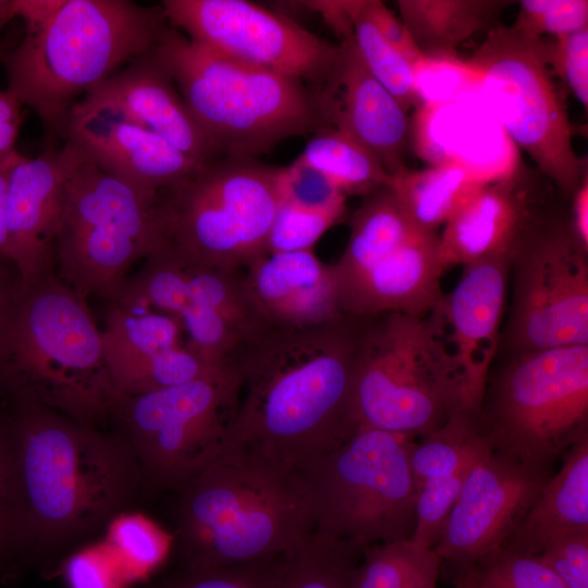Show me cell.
Listing matches in <instances>:
<instances>
[{
    "mask_svg": "<svg viewBox=\"0 0 588 588\" xmlns=\"http://www.w3.org/2000/svg\"><path fill=\"white\" fill-rule=\"evenodd\" d=\"M356 331V317L343 315L310 328H269L241 345L229 359L240 394L222 449L297 470L345 443L359 429Z\"/></svg>",
    "mask_w": 588,
    "mask_h": 588,
    "instance_id": "6da1fadb",
    "label": "cell"
},
{
    "mask_svg": "<svg viewBox=\"0 0 588 588\" xmlns=\"http://www.w3.org/2000/svg\"><path fill=\"white\" fill-rule=\"evenodd\" d=\"M0 387L87 425L122 400L86 299L56 272L16 283L0 320Z\"/></svg>",
    "mask_w": 588,
    "mask_h": 588,
    "instance_id": "7a4b0ae2",
    "label": "cell"
},
{
    "mask_svg": "<svg viewBox=\"0 0 588 588\" xmlns=\"http://www.w3.org/2000/svg\"><path fill=\"white\" fill-rule=\"evenodd\" d=\"M169 24L161 5L130 0H64L0 61L10 90L61 138L77 98L152 51Z\"/></svg>",
    "mask_w": 588,
    "mask_h": 588,
    "instance_id": "3957f363",
    "label": "cell"
},
{
    "mask_svg": "<svg viewBox=\"0 0 588 588\" xmlns=\"http://www.w3.org/2000/svg\"><path fill=\"white\" fill-rule=\"evenodd\" d=\"M181 490L177 536L188 568L285 555L314 531L295 470L253 453L222 449Z\"/></svg>",
    "mask_w": 588,
    "mask_h": 588,
    "instance_id": "277c9868",
    "label": "cell"
},
{
    "mask_svg": "<svg viewBox=\"0 0 588 588\" xmlns=\"http://www.w3.org/2000/svg\"><path fill=\"white\" fill-rule=\"evenodd\" d=\"M154 54L223 157L255 158L330 126L301 81L219 54L171 26Z\"/></svg>",
    "mask_w": 588,
    "mask_h": 588,
    "instance_id": "5b68a950",
    "label": "cell"
},
{
    "mask_svg": "<svg viewBox=\"0 0 588 588\" xmlns=\"http://www.w3.org/2000/svg\"><path fill=\"white\" fill-rule=\"evenodd\" d=\"M441 303L425 315L356 317L354 405L359 428L417 439L462 409L480 408L453 358Z\"/></svg>",
    "mask_w": 588,
    "mask_h": 588,
    "instance_id": "8992f818",
    "label": "cell"
},
{
    "mask_svg": "<svg viewBox=\"0 0 588 588\" xmlns=\"http://www.w3.org/2000/svg\"><path fill=\"white\" fill-rule=\"evenodd\" d=\"M17 403L9 439L23 528L63 536L115 511L133 481L118 442L50 408Z\"/></svg>",
    "mask_w": 588,
    "mask_h": 588,
    "instance_id": "52a82bcc",
    "label": "cell"
},
{
    "mask_svg": "<svg viewBox=\"0 0 588 588\" xmlns=\"http://www.w3.org/2000/svg\"><path fill=\"white\" fill-rule=\"evenodd\" d=\"M415 440L360 427L338 449L295 470L314 531L363 547L412 540Z\"/></svg>",
    "mask_w": 588,
    "mask_h": 588,
    "instance_id": "ba28073f",
    "label": "cell"
},
{
    "mask_svg": "<svg viewBox=\"0 0 588 588\" xmlns=\"http://www.w3.org/2000/svg\"><path fill=\"white\" fill-rule=\"evenodd\" d=\"M480 413L493 451L553 470L588 436V345L497 355Z\"/></svg>",
    "mask_w": 588,
    "mask_h": 588,
    "instance_id": "9c48e42d",
    "label": "cell"
},
{
    "mask_svg": "<svg viewBox=\"0 0 588 588\" xmlns=\"http://www.w3.org/2000/svg\"><path fill=\"white\" fill-rule=\"evenodd\" d=\"M280 168L221 157L157 196L161 243L201 265L243 270L266 254Z\"/></svg>",
    "mask_w": 588,
    "mask_h": 588,
    "instance_id": "30bf717a",
    "label": "cell"
},
{
    "mask_svg": "<svg viewBox=\"0 0 588 588\" xmlns=\"http://www.w3.org/2000/svg\"><path fill=\"white\" fill-rule=\"evenodd\" d=\"M157 196L79 155L52 241L56 274L86 301H110L130 268L161 243Z\"/></svg>",
    "mask_w": 588,
    "mask_h": 588,
    "instance_id": "8fae6325",
    "label": "cell"
},
{
    "mask_svg": "<svg viewBox=\"0 0 588 588\" xmlns=\"http://www.w3.org/2000/svg\"><path fill=\"white\" fill-rule=\"evenodd\" d=\"M510 303L498 355L588 345V248L546 203L509 252Z\"/></svg>",
    "mask_w": 588,
    "mask_h": 588,
    "instance_id": "7c38bea8",
    "label": "cell"
},
{
    "mask_svg": "<svg viewBox=\"0 0 588 588\" xmlns=\"http://www.w3.org/2000/svg\"><path fill=\"white\" fill-rule=\"evenodd\" d=\"M490 112L567 200L588 173L576 154L567 108L547 63L543 39L498 25L467 60Z\"/></svg>",
    "mask_w": 588,
    "mask_h": 588,
    "instance_id": "4fadbf2b",
    "label": "cell"
},
{
    "mask_svg": "<svg viewBox=\"0 0 588 588\" xmlns=\"http://www.w3.org/2000/svg\"><path fill=\"white\" fill-rule=\"evenodd\" d=\"M238 394V375L228 364L211 376L123 397L113 414L148 473L181 488L221 452Z\"/></svg>",
    "mask_w": 588,
    "mask_h": 588,
    "instance_id": "5bb4252c",
    "label": "cell"
},
{
    "mask_svg": "<svg viewBox=\"0 0 588 588\" xmlns=\"http://www.w3.org/2000/svg\"><path fill=\"white\" fill-rule=\"evenodd\" d=\"M169 26L224 57L297 81L324 82L338 46L286 16L246 0H164Z\"/></svg>",
    "mask_w": 588,
    "mask_h": 588,
    "instance_id": "9a60e30c",
    "label": "cell"
},
{
    "mask_svg": "<svg viewBox=\"0 0 588 588\" xmlns=\"http://www.w3.org/2000/svg\"><path fill=\"white\" fill-rule=\"evenodd\" d=\"M552 476L490 452L469 471L434 552L456 574L498 550Z\"/></svg>",
    "mask_w": 588,
    "mask_h": 588,
    "instance_id": "2e32d148",
    "label": "cell"
},
{
    "mask_svg": "<svg viewBox=\"0 0 588 588\" xmlns=\"http://www.w3.org/2000/svg\"><path fill=\"white\" fill-rule=\"evenodd\" d=\"M61 138L108 174L152 194L206 164L175 149L119 106L87 97L71 108Z\"/></svg>",
    "mask_w": 588,
    "mask_h": 588,
    "instance_id": "e0dca14e",
    "label": "cell"
},
{
    "mask_svg": "<svg viewBox=\"0 0 588 588\" xmlns=\"http://www.w3.org/2000/svg\"><path fill=\"white\" fill-rule=\"evenodd\" d=\"M101 331L103 357L119 395H140L215 375L213 365L182 342L174 317L110 303Z\"/></svg>",
    "mask_w": 588,
    "mask_h": 588,
    "instance_id": "ac0fdd59",
    "label": "cell"
},
{
    "mask_svg": "<svg viewBox=\"0 0 588 588\" xmlns=\"http://www.w3.org/2000/svg\"><path fill=\"white\" fill-rule=\"evenodd\" d=\"M79 155L63 143L35 158L15 150L1 164L7 182L9 255L19 283L54 272L52 241L68 179Z\"/></svg>",
    "mask_w": 588,
    "mask_h": 588,
    "instance_id": "d6986e66",
    "label": "cell"
},
{
    "mask_svg": "<svg viewBox=\"0 0 588 588\" xmlns=\"http://www.w3.org/2000/svg\"><path fill=\"white\" fill-rule=\"evenodd\" d=\"M314 91L329 125L368 148L390 176L406 167L408 112L366 68L353 36L340 40L328 76Z\"/></svg>",
    "mask_w": 588,
    "mask_h": 588,
    "instance_id": "ffe728a7",
    "label": "cell"
},
{
    "mask_svg": "<svg viewBox=\"0 0 588 588\" xmlns=\"http://www.w3.org/2000/svg\"><path fill=\"white\" fill-rule=\"evenodd\" d=\"M509 280V254L463 266L457 284L441 303L453 358L478 407L499 352Z\"/></svg>",
    "mask_w": 588,
    "mask_h": 588,
    "instance_id": "44dd1931",
    "label": "cell"
},
{
    "mask_svg": "<svg viewBox=\"0 0 588 588\" xmlns=\"http://www.w3.org/2000/svg\"><path fill=\"white\" fill-rule=\"evenodd\" d=\"M525 171L479 182L439 234L438 257L445 271L507 255L534 215L546 204Z\"/></svg>",
    "mask_w": 588,
    "mask_h": 588,
    "instance_id": "7402d4cb",
    "label": "cell"
},
{
    "mask_svg": "<svg viewBox=\"0 0 588 588\" xmlns=\"http://www.w3.org/2000/svg\"><path fill=\"white\" fill-rule=\"evenodd\" d=\"M242 272L268 328L304 329L343 316L332 265L322 262L313 249L266 253Z\"/></svg>",
    "mask_w": 588,
    "mask_h": 588,
    "instance_id": "603a6c76",
    "label": "cell"
},
{
    "mask_svg": "<svg viewBox=\"0 0 588 588\" xmlns=\"http://www.w3.org/2000/svg\"><path fill=\"white\" fill-rule=\"evenodd\" d=\"M83 97L119 106L139 124L199 162L223 157L154 50L133 59Z\"/></svg>",
    "mask_w": 588,
    "mask_h": 588,
    "instance_id": "cb8c5ba5",
    "label": "cell"
},
{
    "mask_svg": "<svg viewBox=\"0 0 588 588\" xmlns=\"http://www.w3.org/2000/svg\"><path fill=\"white\" fill-rule=\"evenodd\" d=\"M439 234L419 233L354 278L339 284L341 313L352 317L381 313L425 315L443 299L444 273Z\"/></svg>",
    "mask_w": 588,
    "mask_h": 588,
    "instance_id": "d4e9b609",
    "label": "cell"
},
{
    "mask_svg": "<svg viewBox=\"0 0 588 588\" xmlns=\"http://www.w3.org/2000/svg\"><path fill=\"white\" fill-rule=\"evenodd\" d=\"M109 302L174 317L187 335L186 345L213 365L226 364L245 343L219 314L189 293L177 257L163 244L145 258L136 273L127 275Z\"/></svg>",
    "mask_w": 588,
    "mask_h": 588,
    "instance_id": "484cf974",
    "label": "cell"
},
{
    "mask_svg": "<svg viewBox=\"0 0 588 588\" xmlns=\"http://www.w3.org/2000/svg\"><path fill=\"white\" fill-rule=\"evenodd\" d=\"M550 478L503 548L538 555L551 540L588 530V436L562 456Z\"/></svg>",
    "mask_w": 588,
    "mask_h": 588,
    "instance_id": "4316f807",
    "label": "cell"
},
{
    "mask_svg": "<svg viewBox=\"0 0 588 588\" xmlns=\"http://www.w3.org/2000/svg\"><path fill=\"white\" fill-rule=\"evenodd\" d=\"M513 1L399 0L401 21L426 59L452 57L460 45L497 27V17Z\"/></svg>",
    "mask_w": 588,
    "mask_h": 588,
    "instance_id": "83f0119b",
    "label": "cell"
},
{
    "mask_svg": "<svg viewBox=\"0 0 588 588\" xmlns=\"http://www.w3.org/2000/svg\"><path fill=\"white\" fill-rule=\"evenodd\" d=\"M419 233L421 231L406 217L389 184L364 195L351 216L346 247L332 265L336 285L371 267Z\"/></svg>",
    "mask_w": 588,
    "mask_h": 588,
    "instance_id": "f1b7e54d",
    "label": "cell"
},
{
    "mask_svg": "<svg viewBox=\"0 0 588 588\" xmlns=\"http://www.w3.org/2000/svg\"><path fill=\"white\" fill-rule=\"evenodd\" d=\"M479 182L469 167L446 160L420 170L405 167L391 176L389 186L417 230L438 234Z\"/></svg>",
    "mask_w": 588,
    "mask_h": 588,
    "instance_id": "f546056e",
    "label": "cell"
},
{
    "mask_svg": "<svg viewBox=\"0 0 588 588\" xmlns=\"http://www.w3.org/2000/svg\"><path fill=\"white\" fill-rule=\"evenodd\" d=\"M493 450L480 408L462 409L420 441L415 440L409 457L415 483L419 490L428 480L471 468Z\"/></svg>",
    "mask_w": 588,
    "mask_h": 588,
    "instance_id": "4dcf8cb0",
    "label": "cell"
},
{
    "mask_svg": "<svg viewBox=\"0 0 588 588\" xmlns=\"http://www.w3.org/2000/svg\"><path fill=\"white\" fill-rule=\"evenodd\" d=\"M296 160L320 171L346 197L369 194L391 179L368 148L332 126L314 133Z\"/></svg>",
    "mask_w": 588,
    "mask_h": 588,
    "instance_id": "1f68e13d",
    "label": "cell"
},
{
    "mask_svg": "<svg viewBox=\"0 0 588 588\" xmlns=\"http://www.w3.org/2000/svg\"><path fill=\"white\" fill-rule=\"evenodd\" d=\"M443 561L412 540L366 547L352 588H438Z\"/></svg>",
    "mask_w": 588,
    "mask_h": 588,
    "instance_id": "d6a6232c",
    "label": "cell"
},
{
    "mask_svg": "<svg viewBox=\"0 0 588 588\" xmlns=\"http://www.w3.org/2000/svg\"><path fill=\"white\" fill-rule=\"evenodd\" d=\"M175 256L189 293L219 314L245 342L269 329L247 292L242 270L196 264Z\"/></svg>",
    "mask_w": 588,
    "mask_h": 588,
    "instance_id": "836d02e7",
    "label": "cell"
},
{
    "mask_svg": "<svg viewBox=\"0 0 588 588\" xmlns=\"http://www.w3.org/2000/svg\"><path fill=\"white\" fill-rule=\"evenodd\" d=\"M366 547L313 531L287 554L280 588H352L354 572Z\"/></svg>",
    "mask_w": 588,
    "mask_h": 588,
    "instance_id": "e575fe53",
    "label": "cell"
},
{
    "mask_svg": "<svg viewBox=\"0 0 588 588\" xmlns=\"http://www.w3.org/2000/svg\"><path fill=\"white\" fill-rule=\"evenodd\" d=\"M353 38L372 76L408 112L420 99L416 66L379 34L364 10V0H352Z\"/></svg>",
    "mask_w": 588,
    "mask_h": 588,
    "instance_id": "d590c367",
    "label": "cell"
},
{
    "mask_svg": "<svg viewBox=\"0 0 588 588\" xmlns=\"http://www.w3.org/2000/svg\"><path fill=\"white\" fill-rule=\"evenodd\" d=\"M454 575L453 581H466L480 588H567L538 555L503 547Z\"/></svg>",
    "mask_w": 588,
    "mask_h": 588,
    "instance_id": "8d00e7d4",
    "label": "cell"
},
{
    "mask_svg": "<svg viewBox=\"0 0 588 588\" xmlns=\"http://www.w3.org/2000/svg\"><path fill=\"white\" fill-rule=\"evenodd\" d=\"M108 546L123 563L125 575L143 576L158 567L171 548V536L140 514H125L112 520Z\"/></svg>",
    "mask_w": 588,
    "mask_h": 588,
    "instance_id": "74e56055",
    "label": "cell"
},
{
    "mask_svg": "<svg viewBox=\"0 0 588 588\" xmlns=\"http://www.w3.org/2000/svg\"><path fill=\"white\" fill-rule=\"evenodd\" d=\"M346 212V203L324 209H306L280 201L272 222L266 253L313 249L315 243Z\"/></svg>",
    "mask_w": 588,
    "mask_h": 588,
    "instance_id": "f35d334b",
    "label": "cell"
},
{
    "mask_svg": "<svg viewBox=\"0 0 588 588\" xmlns=\"http://www.w3.org/2000/svg\"><path fill=\"white\" fill-rule=\"evenodd\" d=\"M287 555L226 566L188 568L162 588H280Z\"/></svg>",
    "mask_w": 588,
    "mask_h": 588,
    "instance_id": "ab89813d",
    "label": "cell"
},
{
    "mask_svg": "<svg viewBox=\"0 0 588 588\" xmlns=\"http://www.w3.org/2000/svg\"><path fill=\"white\" fill-rule=\"evenodd\" d=\"M510 27L531 39L572 34L588 27V1L520 0L517 16Z\"/></svg>",
    "mask_w": 588,
    "mask_h": 588,
    "instance_id": "60d3db41",
    "label": "cell"
},
{
    "mask_svg": "<svg viewBox=\"0 0 588 588\" xmlns=\"http://www.w3.org/2000/svg\"><path fill=\"white\" fill-rule=\"evenodd\" d=\"M471 468L428 480L420 487L415 506L413 542L427 549L434 548Z\"/></svg>",
    "mask_w": 588,
    "mask_h": 588,
    "instance_id": "b9f144b4",
    "label": "cell"
},
{
    "mask_svg": "<svg viewBox=\"0 0 588 588\" xmlns=\"http://www.w3.org/2000/svg\"><path fill=\"white\" fill-rule=\"evenodd\" d=\"M543 51L552 74L567 85L574 97L588 108V27L564 36L543 38Z\"/></svg>",
    "mask_w": 588,
    "mask_h": 588,
    "instance_id": "7bdbcfd3",
    "label": "cell"
},
{
    "mask_svg": "<svg viewBox=\"0 0 588 588\" xmlns=\"http://www.w3.org/2000/svg\"><path fill=\"white\" fill-rule=\"evenodd\" d=\"M278 187L280 201L301 208L324 209L346 201V196L326 175L296 159L280 168Z\"/></svg>",
    "mask_w": 588,
    "mask_h": 588,
    "instance_id": "ee69618b",
    "label": "cell"
},
{
    "mask_svg": "<svg viewBox=\"0 0 588 588\" xmlns=\"http://www.w3.org/2000/svg\"><path fill=\"white\" fill-rule=\"evenodd\" d=\"M538 556L567 588H588V530L551 540Z\"/></svg>",
    "mask_w": 588,
    "mask_h": 588,
    "instance_id": "f6af8a7d",
    "label": "cell"
},
{
    "mask_svg": "<svg viewBox=\"0 0 588 588\" xmlns=\"http://www.w3.org/2000/svg\"><path fill=\"white\" fill-rule=\"evenodd\" d=\"M23 529L12 448L9 437L0 429V553Z\"/></svg>",
    "mask_w": 588,
    "mask_h": 588,
    "instance_id": "bcb514c9",
    "label": "cell"
},
{
    "mask_svg": "<svg viewBox=\"0 0 588 588\" xmlns=\"http://www.w3.org/2000/svg\"><path fill=\"white\" fill-rule=\"evenodd\" d=\"M70 588H120V574L109 552L90 548L74 554L65 565Z\"/></svg>",
    "mask_w": 588,
    "mask_h": 588,
    "instance_id": "7dc6e473",
    "label": "cell"
},
{
    "mask_svg": "<svg viewBox=\"0 0 588 588\" xmlns=\"http://www.w3.org/2000/svg\"><path fill=\"white\" fill-rule=\"evenodd\" d=\"M364 10L379 34L417 71L427 60L414 42L404 23L382 1L364 0Z\"/></svg>",
    "mask_w": 588,
    "mask_h": 588,
    "instance_id": "c3c4849f",
    "label": "cell"
},
{
    "mask_svg": "<svg viewBox=\"0 0 588 588\" xmlns=\"http://www.w3.org/2000/svg\"><path fill=\"white\" fill-rule=\"evenodd\" d=\"M22 107L10 90H0V164L16 150Z\"/></svg>",
    "mask_w": 588,
    "mask_h": 588,
    "instance_id": "681fc988",
    "label": "cell"
},
{
    "mask_svg": "<svg viewBox=\"0 0 588 588\" xmlns=\"http://www.w3.org/2000/svg\"><path fill=\"white\" fill-rule=\"evenodd\" d=\"M568 200L572 228L580 243L588 248V173Z\"/></svg>",
    "mask_w": 588,
    "mask_h": 588,
    "instance_id": "f907efd6",
    "label": "cell"
},
{
    "mask_svg": "<svg viewBox=\"0 0 588 588\" xmlns=\"http://www.w3.org/2000/svg\"><path fill=\"white\" fill-rule=\"evenodd\" d=\"M64 0H16L17 17L25 26L40 24L48 20Z\"/></svg>",
    "mask_w": 588,
    "mask_h": 588,
    "instance_id": "816d5d0a",
    "label": "cell"
},
{
    "mask_svg": "<svg viewBox=\"0 0 588 588\" xmlns=\"http://www.w3.org/2000/svg\"><path fill=\"white\" fill-rule=\"evenodd\" d=\"M11 264L9 255V234L7 220V182L0 171V270H7L5 266Z\"/></svg>",
    "mask_w": 588,
    "mask_h": 588,
    "instance_id": "f5cc1de1",
    "label": "cell"
},
{
    "mask_svg": "<svg viewBox=\"0 0 588 588\" xmlns=\"http://www.w3.org/2000/svg\"><path fill=\"white\" fill-rule=\"evenodd\" d=\"M16 283L17 279H11L8 270H0V320L9 306Z\"/></svg>",
    "mask_w": 588,
    "mask_h": 588,
    "instance_id": "db71d44e",
    "label": "cell"
},
{
    "mask_svg": "<svg viewBox=\"0 0 588 588\" xmlns=\"http://www.w3.org/2000/svg\"><path fill=\"white\" fill-rule=\"evenodd\" d=\"M14 19H17L16 0H0V30Z\"/></svg>",
    "mask_w": 588,
    "mask_h": 588,
    "instance_id": "11a10c76",
    "label": "cell"
},
{
    "mask_svg": "<svg viewBox=\"0 0 588 588\" xmlns=\"http://www.w3.org/2000/svg\"><path fill=\"white\" fill-rule=\"evenodd\" d=\"M13 46L12 39H3L0 41V61Z\"/></svg>",
    "mask_w": 588,
    "mask_h": 588,
    "instance_id": "9f6ffc18",
    "label": "cell"
},
{
    "mask_svg": "<svg viewBox=\"0 0 588 588\" xmlns=\"http://www.w3.org/2000/svg\"><path fill=\"white\" fill-rule=\"evenodd\" d=\"M455 588H480L478 586H475L473 584L461 581V580H454Z\"/></svg>",
    "mask_w": 588,
    "mask_h": 588,
    "instance_id": "6f0895ef",
    "label": "cell"
}]
</instances>
